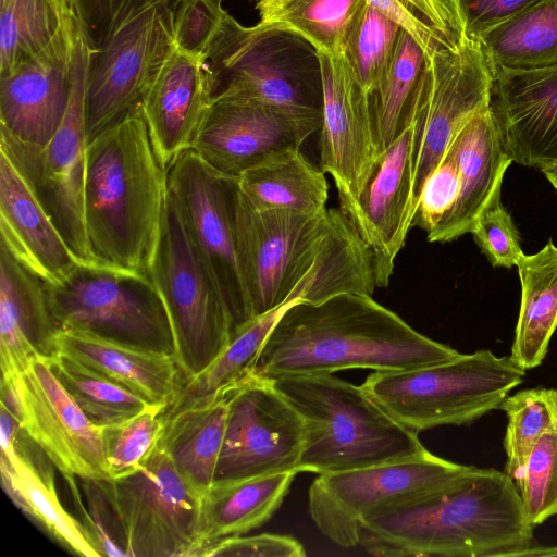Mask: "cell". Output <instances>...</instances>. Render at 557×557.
<instances>
[{"label":"cell","instance_id":"obj_1","mask_svg":"<svg viewBox=\"0 0 557 557\" xmlns=\"http://www.w3.org/2000/svg\"><path fill=\"white\" fill-rule=\"evenodd\" d=\"M235 234L252 318L293 300L372 296L376 287L373 253L341 208L257 209L238 189Z\"/></svg>","mask_w":557,"mask_h":557},{"label":"cell","instance_id":"obj_2","mask_svg":"<svg viewBox=\"0 0 557 557\" xmlns=\"http://www.w3.org/2000/svg\"><path fill=\"white\" fill-rule=\"evenodd\" d=\"M459 352L411 327L363 294L292 304L270 332L253 376L332 374L347 369L400 371L445 362Z\"/></svg>","mask_w":557,"mask_h":557},{"label":"cell","instance_id":"obj_3","mask_svg":"<svg viewBox=\"0 0 557 557\" xmlns=\"http://www.w3.org/2000/svg\"><path fill=\"white\" fill-rule=\"evenodd\" d=\"M512 479L474 467L457 481L363 519L359 543L383 557L516 556L533 543Z\"/></svg>","mask_w":557,"mask_h":557},{"label":"cell","instance_id":"obj_4","mask_svg":"<svg viewBox=\"0 0 557 557\" xmlns=\"http://www.w3.org/2000/svg\"><path fill=\"white\" fill-rule=\"evenodd\" d=\"M168 197V170L141 106L88 141L84 213L100 265L147 273Z\"/></svg>","mask_w":557,"mask_h":557},{"label":"cell","instance_id":"obj_5","mask_svg":"<svg viewBox=\"0 0 557 557\" xmlns=\"http://www.w3.org/2000/svg\"><path fill=\"white\" fill-rule=\"evenodd\" d=\"M181 1L76 0L88 46V141L140 104L176 48L175 24Z\"/></svg>","mask_w":557,"mask_h":557},{"label":"cell","instance_id":"obj_6","mask_svg":"<svg viewBox=\"0 0 557 557\" xmlns=\"http://www.w3.org/2000/svg\"><path fill=\"white\" fill-rule=\"evenodd\" d=\"M203 59L213 99H250L277 109L300 145L321 129V61L304 37L260 23L246 27L227 14Z\"/></svg>","mask_w":557,"mask_h":557},{"label":"cell","instance_id":"obj_7","mask_svg":"<svg viewBox=\"0 0 557 557\" xmlns=\"http://www.w3.org/2000/svg\"><path fill=\"white\" fill-rule=\"evenodd\" d=\"M269 381L304 422L297 472L349 471L419 457L428 451L418 433L391 417L361 385L333 374Z\"/></svg>","mask_w":557,"mask_h":557},{"label":"cell","instance_id":"obj_8","mask_svg":"<svg viewBox=\"0 0 557 557\" xmlns=\"http://www.w3.org/2000/svg\"><path fill=\"white\" fill-rule=\"evenodd\" d=\"M525 370L491 350L400 371H375L361 385L396 421L419 433L462 425L499 408Z\"/></svg>","mask_w":557,"mask_h":557},{"label":"cell","instance_id":"obj_9","mask_svg":"<svg viewBox=\"0 0 557 557\" xmlns=\"http://www.w3.org/2000/svg\"><path fill=\"white\" fill-rule=\"evenodd\" d=\"M147 274L166 309L182 380L206 369L226 347L233 325L223 298L166 197Z\"/></svg>","mask_w":557,"mask_h":557},{"label":"cell","instance_id":"obj_10","mask_svg":"<svg viewBox=\"0 0 557 557\" xmlns=\"http://www.w3.org/2000/svg\"><path fill=\"white\" fill-rule=\"evenodd\" d=\"M87 61L88 46L82 27L70 102L59 129L46 145L24 143L0 129V151L27 183L75 257L85 265H100L89 247L84 213Z\"/></svg>","mask_w":557,"mask_h":557},{"label":"cell","instance_id":"obj_11","mask_svg":"<svg viewBox=\"0 0 557 557\" xmlns=\"http://www.w3.org/2000/svg\"><path fill=\"white\" fill-rule=\"evenodd\" d=\"M46 290L59 330L85 331L173 355L169 315L147 273L81 264L62 283L46 284Z\"/></svg>","mask_w":557,"mask_h":557},{"label":"cell","instance_id":"obj_12","mask_svg":"<svg viewBox=\"0 0 557 557\" xmlns=\"http://www.w3.org/2000/svg\"><path fill=\"white\" fill-rule=\"evenodd\" d=\"M473 468L426 451L409 459L319 474L309 488V512L323 535L351 547L359 543L363 519L442 488Z\"/></svg>","mask_w":557,"mask_h":557},{"label":"cell","instance_id":"obj_13","mask_svg":"<svg viewBox=\"0 0 557 557\" xmlns=\"http://www.w3.org/2000/svg\"><path fill=\"white\" fill-rule=\"evenodd\" d=\"M237 176L208 165L191 149L168 168V194L199 259L228 311L233 334L252 318L239 268L235 201Z\"/></svg>","mask_w":557,"mask_h":557},{"label":"cell","instance_id":"obj_14","mask_svg":"<svg viewBox=\"0 0 557 557\" xmlns=\"http://www.w3.org/2000/svg\"><path fill=\"white\" fill-rule=\"evenodd\" d=\"M99 482L127 557H196L202 495L182 478L159 443L139 472Z\"/></svg>","mask_w":557,"mask_h":557},{"label":"cell","instance_id":"obj_15","mask_svg":"<svg viewBox=\"0 0 557 557\" xmlns=\"http://www.w3.org/2000/svg\"><path fill=\"white\" fill-rule=\"evenodd\" d=\"M1 404L42 449L65 481H110L102 426L92 423L64 389L47 356H36L16 377L1 380Z\"/></svg>","mask_w":557,"mask_h":557},{"label":"cell","instance_id":"obj_16","mask_svg":"<svg viewBox=\"0 0 557 557\" xmlns=\"http://www.w3.org/2000/svg\"><path fill=\"white\" fill-rule=\"evenodd\" d=\"M426 76L416 110L413 199L444 159L455 137L491 104L492 70L478 40L460 35L426 57Z\"/></svg>","mask_w":557,"mask_h":557},{"label":"cell","instance_id":"obj_17","mask_svg":"<svg viewBox=\"0 0 557 557\" xmlns=\"http://www.w3.org/2000/svg\"><path fill=\"white\" fill-rule=\"evenodd\" d=\"M304 436L295 408L271 381L252 376L232 393L214 482L297 473Z\"/></svg>","mask_w":557,"mask_h":557},{"label":"cell","instance_id":"obj_18","mask_svg":"<svg viewBox=\"0 0 557 557\" xmlns=\"http://www.w3.org/2000/svg\"><path fill=\"white\" fill-rule=\"evenodd\" d=\"M319 57L323 82L320 163L335 183L338 208L349 216L380 154L367 94L355 79L343 54L319 52Z\"/></svg>","mask_w":557,"mask_h":557},{"label":"cell","instance_id":"obj_19","mask_svg":"<svg viewBox=\"0 0 557 557\" xmlns=\"http://www.w3.org/2000/svg\"><path fill=\"white\" fill-rule=\"evenodd\" d=\"M81 34L77 13L46 49L0 76L1 131L35 145H46L53 137L69 107Z\"/></svg>","mask_w":557,"mask_h":557},{"label":"cell","instance_id":"obj_20","mask_svg":"<svg viewBox=\"0 0 557 557\" xmlns=\"http://www.w3.org/2000/svg\"><path fill=\"white\" fill-rule=\"evenodd\" d=\"M418 98L408 123L380 156L372 175L348 216L373 253L375 281L379 287L388 285L395 260L405 246L409 230L413 226L416 207L412 150Z\"/></svg>","mask_w":557,"mask_h":557},{"label":"cell","instance_id":"obj_21","mask_svg":"<svg viewBox=\"0 0 557 557\" xmlns=\"http://www.w3.org/2000/svg\"><path fill=\"white\" fill-rule=\"evenodd\" d=\"M0 417V473L7 495L63 548L83 557H99L83 523L59 499L52 461L3 405Z\"/></svg>","mask_w":557,"mask_h":557},{"label":"cell","instance_id":"obj_22","mask_svg":"<svg viewBox=\"0 0 557 557\" xmlns=\"http://www.w3.org/2000/svg\"><path fill=\"white\" fill-rule=\"evenodd\" d=\"M491 70L490 106L505 151L513 162L541 171L557 164V65Z\"/></svg>","mask_w":557,"mask_h":557},{"label":"cell","instance_id":"obj_23","mask_svg":"<svg viewBox=\"0 0 557 557\" xmlns=\"http://www.w3.org/2000/svg\"><path fill=\"white\" fill-rule=\"evenodd\" d=\"M290 146L301 145L281 111L257 100L219 97L212 100L190 149L214 170L238 176Z\"/></svg>","mask_w":557,"mask_h":557},{"label":"cell","instance_id":"obj_24","mask_svg":"<svg viewBox=\"0 0 557 557\" xmlns=\"http://www.w3.org/2000/svg\"><path fill=\"white\" fill-rule=\"evenodd\" d=\"M212 100L205 59L175 48L140 102L153 148L166 170L191 148Z\"/></svg>","mask_w":557,"mask_h":557},{"label":"cell","instance_id":"obj_25","mask_svg":"<svg viewBox=\"0 0 557 557\" xmlns=\"http://www.w3.org/2000/svg\"><path fill=\"white\" fill-rule=\"evenodd\" d=\"M0 243L46 284L62 283L83 264L70 249L27 183L2 151H0Z\"/></svg>","mask_w":557,"mask_h":557},{"label":"cell","instance_id":"obj_26","mask_svg":"<svg viewBox=\"0 0 557 557\" xmlns=\"http://www.w3.org/2000/svg\"><path fill=\"white\" fill-rule=\"evenodd\" d=\"M58 330L46 283L0 243L1 380L16 377L36 356L50 357Z\"/></svg>","mask_w":557,"mask_h":557},{"label":"cell","instance_id":"obj_27","mask_svg":"<svg viewBox=\"0 0 557 557\" xmlns=\"http://www.w3.org/2000/svg\"><path fill=\"white\" fill-rule=\"evenodd\" d=\"M446 154L457 164L460 190L446 223L429 239L447 243L470 233L480 215L498 198L508 166L491 106L474 114L453 140Z\"/></svg>","mask_w":557,"mask_h":557},{"label":"cell","instance_id":"obj_28","mask_svg":"<svg viewBox=\"0 0 557 557\" xmlns=\"http://www.w3.org/2000/svg\"><path fill=\"white\" fill-rule=\"evenodd\" d=\"M53 350L88 366L164 410L180 389L181 372L170 352L77 330H58Z\"/></svg>","mask_w":557,"mask_h":557},{"label":"cell","instance_id":"obj_29","mask_svg":"<svg viewBox=\"0 0 557 557\" xmlns=\"http://www.w3.org/2000/svg\"><path fill=\"white\" fill-rule=\"evenodd\" d=\"M232 393L162 412L159 444L182 478L201 495L214 482Z\"/></svg>","mask_w":557,"mask_h":557},{"label":"cell","instance_id":"obj_30","mask_svg":"<svg viewBox=\"0 0 557 557\" xmlns=\"http://www.w3.org/2000/svg\"><path fill=\"white\" fill-rule=\"evenodd\" d=\"M296 472L214 482L200 504L198 550L222 539L244 535L267 522L281 506Z\"/></svg>","mask_w":557,"mask_h":557},{"label":"cell","instance_id":"obj_31","mask_svg":"<svg viewBox=\"0 0 557 557\" xmlns=\"http://www.w3.org/2000/svg\"><path fill=\"white\" fill-rule=\"evenodd\" d=\"M239 191L257 209L318 213L326 208L325 172L290 146L269 154L237 176Z\"/></svg>","mask_w":557,"mask_h":557},{"label":"cell","instance_id":"obj_32","mask_svg":"<svg viewBox=\"0 0 557 557\" xmlns=\"http://www.w3.org/2000/svg\"><path fill=\"white\" fill-rule=\"evenodd\" d=\"M517 268L521 300L510 357L527 371L543 362L557 327V246L549 239Z\"/></svg>","mask_w":557,"mask_h":557},{"label":"cell","instance_id":"obj_33","mask_svg":"<svg viewBox=\"0 0 557 557\" xmlns=\"http://www.w3.org/2000/svg\"><path fill=\"white\" fill-rule=\"evenodd\" d=\"M295 301L258 315L238 329L223 351L201 372L181 381L164 411H171L232 392L253 376L259 354L273 326Z\"/></svg>","mask_w":557,"mask_h":557},{"label":"cell","instance_id":"obj_34","mask_svg":"<svg viewBox=\"0 0 557 557\" xmlns=\"http://www.w3.org/2000/svg\"><path fill=\"white\" fill-rule=\"evenodd\" d=\"M479 42L491 69L542 70L557 65V0H542L484 34Z\"/></svg>","mask_w":557,"mask_h":557},{"label":"cell","instance_id":"obj_35","mask_svg":"<svg viewBox=\"0 0 557 557\" xmlns=\"http://www.w3.org/2000/svg\"><path fill=\"white\" fill-rule=\"evenodd\" d=\"M426 65L422 48L401 29L387 75L376 88L367 94L380 156L408 123L426 75Z\"/></svg>","mask_w":557,"mask_h":557},{"label":"cell","instance_id":"obj_36","mask_svg":"<svg viewBox=\"0 0 557 557\" xmlns=\"http://www.w3.org/2000/svg\"><path fill=\"white\" fill-rule=\"evenodd\" d=\"M76 16V0H0V76L46 49Z\"/></svg>","mask_w":557,"mask_h":557},{"label":"cell","instance_id":"obj_37","mask_svg":"<svg viewBox=\"0 0 557 557\" xmlns=\"http://www.w3.org/2000/svg\"><path fill=\"white\" fill-rule=\"evenodd\" d=\"M366 0H259V23L295 33L319 52L343 54Z\"/></svg>","mask_w":557,"mask_h":557},{"label":"cell","instance_id":"obj_38","mask_svg":"<svg viewBox=\"0 0 557 557\" xmlns=\"http://www.w3.org/2000/svg\"><path fill=\"white\" fill-rule=\"evenodd\" d=\"M48 360L64 389L86 417L97 425L121 422L154 406L71 357L53 352Z\"/></svg>","mask_w":557,"mask_h":557},{"label":"cell","instance_id":"obj_39","mask_svg":"<svg viewBox=\"0 0 557 557\" xmlns=\"http://www.w3.org/2000/svg\"><path fill=\"white\" fill-rule=\"evenodd\" d=\"M508 419L504 438L505 473L518 483L527 458L546 432L557 429V391L535 387L507 396L500 407Z\"/></svg>","mask_w":557,"mask_h":557},{"label":"cell","instance_id":"obj_40","mask_svg":"<svg viewBox=\"0 0 557 557\" xmlns=\"http://www.w3.org/2000/svg\"><path fill=\"white\" fill-rule=\"evenodd\" d=\"M401 27L366 2L345 42L343 57L366 94L387 75Z\"/></svg>","mask_w":557,"mask_h":557},{"label":"cell","instance_id":"obj_41","mask_svg":"<svg viewBox=\"0 0 557 557\" xmlns=\"http://www.w3.org/2000/svg\"><path fill=\"white\" fill-rule=\"evenodd\" d=\"M163 411L159 406H150L126 420L102 426L103 451L111 480L144 469L160 441Z\"/></svg>","mask_w":557,"mask_h":557},{"label":"cell","instance_id":"obj_42","mask_svg":"<svg viewBox=\"0 0 557 557\" xmlns=\"http://www.w3.org/2000/svg\"><path fill=\"white\" fill-rule=\"evenodd\" d=\"M516 486L524 515L533 527L557 515V429L537 441Z\"/></svg>","mask_w":557,"mask_h":557},{"label":"cell","instance_id":"obj_43","mask_svg":"<svg viewBox=\"0 0 557 557\" xmlns=\"http://www.w3.org/2000/svg\"><path fill=\"white\" fill-rule=\"evenodd\" d=\"M88 507L79 497L77 482L69 484L79 510V521L86 529L90 544L99 557H127L123 535L113 509L99 481L81 480Z\"/></svg>","mask_w":557,"mask_h":557},{"label":"cell","instance_id":"obj_44","mask_svg":"<svg viewBox=\"0 0 557 557\" xmlns=\"http://www.w3.org/2000/svg\"><path fill=\"white\" fill-rule=\"evenodd\" d=\"M460 190L458 168L449 154L424 182L413 218L414 226L422 228L428 240L451 215Z\"/></svg>","mask_w":557,"mask_h":557},{"label":"cell","instance_id":"obj_45","mask_svg":"<svg viewBox=\"0 0 557 557\" xmlns=\"http://www.w3.org/2000/svg\"><path fill=\"white\" fill-rule=\"evenodd\" d=\"M470 233L482 253L495 268L517 267L524 256L519 232L500 198L480 215Z\"/></svg>","mask_w":557,"mask_h":557},{"label":"cell","instance_id":"obj_46","mask_svg":"<svg viewBox=\"0 0 557 557\" xmlns=\"http://www.w3.org/2000/svg\"><path fill=\"white\" fill-rule=\"evenodd\" d=\"M227 14L222 0H182L176 13V48L205 58Z\"/></svg>","mask_w":557,"mask_h":557},{"label":"cell","instance_id":"obj_47","mask_svg":"<svg viewBox=\"0 0 557 557\" xmlns=\"http://www.w3.org/2000/svg\"><path fill=\"white\" fill-rule=\"evenodd\" d=\"M542 0H449L460 33L478 40Z\"/></svg>","mask_w":557,"mask_h":557},{"label":"cell","instance_id":"obj_48","mask_svg":"<svg viewBox=\"0 0 557 557\" xmlns=\"http://www.w3.org/2000/svg\"><path fill=\"white\" fill-rule=\"evenodd\" d=\"M304 546L294 537L281 534L237 535L207 545L198 557H302Z\"/></svg>","mask_w":557,"mask_h":557},{"label":"cell","instance_id":"obj_49","mask_svg":"<svg viewBox=\"0 0 557 557\" xmlns=\"http://www.w3.org/2000/svg\"><path fill=\"white\" fill-rule=\"evenodd\" d=\"M388 18L395 21L430 57L436 49L455 44L460 35L449 36L433 25L407 0H366Z\"/></svg>","mask_w":557,"mask_h":557},{"label":"cell","instance_id":"obj_50","mask_svg":"<svg viewBox=\"0 0 557 557\" xmlns=\"http://www.w3.org/2000/svg\"><path fill=\"white\" fill-rule=\"evenodd\" d=\"M433 25L449 36L460 35V29L449 0H407Z\"/></svg>","mask_w":557,"mask_h":557},{"label":"cell","instance_id":"obj_51","mask_svg":"<svg viewBox=\"0 0 557 557\" xmlns=\"http://www.w3.org/2000/svg\"><path fill=\"white\" fill-rule=\"evenodd\" d=\"M557 556V546H537L533 543L523 549L519 557Z\"/></svg>","mask_w":557,"mask_h":557},{"label":"cell","instance_id":"obj_52","mask_svg":"<svg viewBox=\"0 0 557 557\" xmlns=\"http://www.w3.org/2000/svg\"><path fill=\"white\" fill-rule=\"evenodd\" d=\"M542 172L557 191V164L548 166L542 170Z\"/></svg>","mask_w":557,"mask_h":557},{"label":"cell","instance_id":"obj_53","mask_svg":"<svg viewBox=\"0 0 557 557\" xmlns=\"http://www.w3.org/2000/svg\"><path fill=\"white\" fill-rule=\"evenodd\" d=\"M256 1L258 2L259 0H256Z\"/></svg>","mask_w":557,"mask_h":557}]
</instances>
